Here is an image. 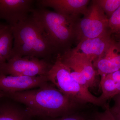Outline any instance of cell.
I'll list each match as a JSON object with an SVG mask.
<instances>
[{"label":"cell","mask_w":120,"mask_h":120,"mask_svg":"<svg viewBox=\"0 0 120 120\" xmlns=\"http://www.w3.org/2000/svg\"><path fill=\"white\" fill-rule=\"evenodd\" d=\"M48 82L38 88L4 93L5 97L23 105L33 118H57L75 113L80 104Z\"/></svg>","instance_id":"cell-1"},{"label":"cell","mask_w":120,"mask_h":120,"mask_svg":"<svg viewBox=\"0 0 120 120\" xmlns=\"http://www.w3.org/2000/svg\"><path fill=\"white\" fill-rule=\"evenodd\" d=\"M11 27L13 42L11 58L28 56L48 60L56 52L32 16Z\"/></svg>","instance_id":"cell-2"},{"label":"cell","mask_w":120,"mask_h":120,"mask_svg":"<svg viewBox=\"0 0 120 120\" xmlns=\"http://www.w3.org/2000/svg\"><path fill=\"white\" fill-rule=\"evenodd\" d=\"M31 15L38 23L56 52L67 51L76 38L77 17L50 11L45 8H34Z\"/></svg>","instance_id":"cell-3"},{"label":"cell","mask_w":120,"mask_h":120,"mask_svg":"<svg viewBox=\"0 0 120 120\" xmlns=\"http://www.w3.org/2000/svg\"><path fill=\"white\" fill-rule=\"evenodd\" d=\"M49 82L61 92L79 104L90 103L105 109L107 104L78 83L71 75V69L64 64L58 54L47 75Z\"/></svg>","instance_id":"cell-4"},{"label":"cell","mask_w":120,"mask_h":120,"mask_svg":"<svg viewBox=\"0 0 120 120\" xmlns=\"http://www.w3.org/2000/svg\"><path fill=\"white\" fill-rule=\"evenodd\" d=\"M110 31L109 19L101 7L92 1L83 18L77 22L76 38L79 41L100 37Z\"/></svg>","instance_id":"cell-5"},{"label":"cell","mask_w":120,"mask_h":120,"mask_svg":"<svg viewBox=\"0 0 120 120\" xmlns=\"http://www.w3.org/2000/svg\"><path fill=\"white\" fill-rule=\"evenodd\" d=\"M52 65L45 59L28 56H14L0 66V75L29 77L47 76Z\"/></svg>","instance_id":"cell-6"},{"label":"cell","mask_w":120,"mask_h":120,"mask_svg":"<svg viewBox=\"0 0 120 120\" xmlns=\"http://www.w3.org/2000/svg\"><path fill=\"white\" fill-rule=\"evenodd\" d=\"M35 2L34 0H0V19L13 26L29 17Z\"/></svg>","instance_id":"cell-7"},{"label":"cell","mask_w":120,"mask_h":120,"mask_svg":"<svg viewBox=\"0 0 120 120\" xmlns=\"http://www.w3.org/2000/svg\"><path fill=\"white\" fill-rule=\"evenodd\" d=\"M49 82L47 76L29 77L0 75V92L7 93L38 88Z\"/></svg>","instance_id":"cell-8"},{"label":"cell","mask_w":120,"mask_h":120,"mask_svg":"<svg viewBox=\"0 0 120 120\" xmlns=\"http://www.w3.org/2000/svg\"><path fill=\"white\" fill-rule=\"evenodd\" d=\"M58 54L62 63L71 70L78 71L83 74L91 87L95 85L97 74L91 61L72 49L68 50L62 54Z\"/></svg>","instance_id":"cell-9"},{"label":"cell","mask_w":120,"mask_h":120,"mask_svg":"<svg viewBox=\"0 0 120 120\" xmlns=\"http://www.w3.org/2000/svg\"><path fill=\"white\" fill-rule=\"evenodd\" d=\"M111 31L100 37L79 41L73 52L85 56L92 62L101 56L113 40Z\"/></svg>","instance_id":"cell-10"},{"label":"cell","mask_w":120,"mask_h":120,"mask_svg":"<svg viewBox=\"0 0 120 120\" xmlns=\"http://www.w3.org/2000/svg\"><path fill=\"white\" fill-rule=\"evenodd\" d=\"M89 0H35L38 7L52 8L57 13L77 17L84 15L88 9Z\"/></svg>","instance_id":"cell-11"},{"label":"cell","mask_w":120,"mask_h":120,"mask_svg":"<svg viewBox=\"0 0 120 120\" xmlns=\"http://www.w3.org/2000/svg\"><path fill=\"white\" fill-rule=\"evenodd\" d=\"M101 77L120 70V45L114 39L100 57L93 63Z\"/></svg>","instance_id":"cell-12"},{"label":"cell","mask_w":120,"mask_h":120,"mask_svg":"<svg viewBox=\"0 0 120 120\" xmlns=\"http://www.w3.org/2000/svg\"><path fill=\"white\" fill-rule=\"evenodd\" d=\"M4 97L0 99V120H31L33 117L25 107Z\"/></svg>","instance_id":"cell-13"},{"label":"cell","mask_w":120,"mask_h":120,"mask_svg":"<svg viewBox=\"0 0 120 120\" xmlns=\"http://www.w3.org/2000/svg\"><path fill=\"white\" fill-rule=\"evenodd\" d=\"M13 42L12 27L8 24L0 31V66L11 58Z\"/></svg>","instance_id":"cell-14"},{"label":"cell","mask_w":120,"mask_h":120,"mask_svg":"<svg viewBox=\"0 0 120 120\" xmlns=\"http://www.w3.org/2000/svg\"><path fill=\"white\" fill-rule=\"evenodd\" d=\"M100 84L102 93L99 97L105 103L107 100L120 94V83L106 76L101 77Z\"/></svg>","instance_id":"cell-15"},{"label":"cell","mask_w":120,"mask_h":120,"mask_svg":"<svg viewBox=\"0 0 120 120\" xmlns=\"http://www.w3.org/2000/svg\"><path fill=\"white\" fill-rule=\"evenodd\" d=\"M109 19L120 7V0H95Z\"/></svg>","instance_id":"cell-16"},{"label":"cell","mask_w":120,"mask_h":120,"mask_svg":"<svg viewBox=\"0 0 120 120\" xmlns=\"http://www.w3.org/2000/svg\"><path fill=\"white\" fill-rule=\"evenodd\" d=\"M109 25L112 34L120 35V7L109 19Z\"/></svg>","instance_id":"cell-17"},{"label":"cell","mask_w":120,"mask_h":120,"mask_svg":"<svg viewBox=\"0 0 120 120\" xmlns=\"http://www.w3.org/2000/svg\"><path fill=\"white\" fill-rule=\"evenodd\" d=\"M92 120H116L110 109L109 105L107 104L103 112H97L94 115Z\"/></svg>","instance_id":"cell-18"},{"label":"cell","mask_w":120,"mask_h":120,"mask_svg":"<svg viewBox=\"0 0 120 120\" xmlns=\"http://www.w3.org/2000/svg\"><path fill=\"white\" fill-rule=\"evenodd\" d=\"M71 70V75L78 83L87 89L91 87L90 84L83 73L75 70Z\"/></svg>","instance_id":"cell-19"},{"label":"cell","mask_w":120,"mask_h":120,"mask_svg":"<svg viewBox=\"0 0 120 120\" xmlns=\"http://www.w3.org/2000/svg\"><path fill=\"white\" fill-rule=\"evenodd\" d=\"M42 120H90L82 114L75 112L61 117L42 118Z\"/></svg>","instance_id":"cell-20"},{"label":"cell","mask_w":120,"mask_h":120,"mask_svg":"<svg viewBox=\"0 0 120 120\" xmlns=\"http://www.w3.org/2000/svg\"><path fill=\"white\" fill-rule=\"evenodd\" d=\"M112 98L114 104L112 107H110V111L112 113L120 112V94L116 95Z\"/></svg>","instance_id":"cell-21"},{"label":"cell","mask_w":120,"mask_h":120,"mask_svg":"<svg viewBox=\"0 0 120 120\" xmlns=\"http://www.w3.org/2000/svg\"><path fill=\"white\" fill-rule=\"evenodd\" d=\"M106 76L114 82L120 83V70L116 71Z\"/></svg>","instance_id":"cell-22"},{"label":"cell","mask_w":120,"mask_h":120,"mask_svg":"<svg viewBox=\"0 0 120 120\" xmlns=\"http://www.w3.org/2000/svg\"><path fill=\"white\" fill-rule=\"evenodd\" d=\"M116 120H120V112L112 113Z\"/></svg>","instance_id":"cell-23"},{"label":"cell","mask_w":120,"mask_h":120,"mask_svg":"<svg viewBox=\"0 0 120 120\" xmlns=\"http://www.w3.org/2000/svg\"><path fill=\"white\" fill-rule=\"evenodd\" d=\"M8 24L2 23L1 22H0V31L5 28Z\"/></svg>","instance_id":"cell-24"},{"label":"cell","mask_w":120,"mask_h":120,"mask_svg":"<svg viewBox=\"0 0 120 120\" xmlns=\"http://www.w3.org/2000/svg\"><path fill=\"white\" fill-rule=\"evenodd\" d=\"M4 97H5L4 93V92H0V99Z\"/></svg>","instance_id":"cell-25"},{"label":"cell","mask_w":120,"mask_h":120,"mask_svg":"<svg viewBox=\"0 0 120 120\" xmlns=\"http://www.w3.org/2000/svg\"><path fill=\"white\" fill-rule=\"evenodd\" d=\"M119 36V38H120V39H119V41H117V42H118V43H119V44H120V35H119V36Z\"/></svg>","instance_id":"cell-26"}]
</instances>
